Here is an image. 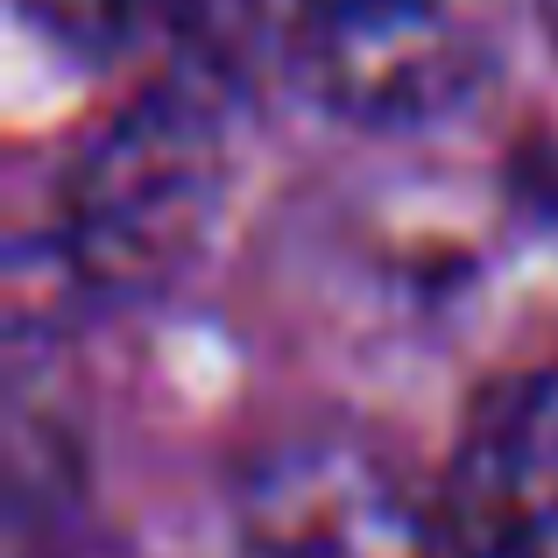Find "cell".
I'll list each match as a JSON object with an SVG mask.
<instances>
[{"mask_svg": "<svg viewBox=\"0 0 558 558\" xmlns=\"http://www.w3.org/2000/svg\"><path fill=\"white\" fill-rule=\"evenodd\" d=\"M241 43L318 113L410 128L495 71L509 0H227Z\"/></svg>", "mask_w": 558, "mask_h": 558, "instance_id": "cell-2", "label": "cell"}, {"mask_svg": "<svg viewBox=\"0 0 558 558\" xmlns=\"http://www.w3.org/2000/svg\"><path fill=\"white\" fill-rule=\"evenodd\" d=\"M452 558H558V347L481 389L438 481Z\"/></svg>", "mask_w": 558, "mask_h": 558, "instance_id": "cell-4", "label": "cell"}, {"mask_svg": "<svg viewBox=\"0 0 558 558\" xmlns=\"http://www.w3.org/2000/svg\"><path fill=\"white\" fill-rule=\"evenodd\" d=\"M227 191V107L198 78H156L71 142L50 184V262L71 290L135 298L198 247Z\"/></svg>", "mask_w": 558, "mask_h": 558, "instance_id": "cell-1", "label": "cell"}, {"mask_svg": "<svg viewBox=\"0 0 558 558\" xmlns=\"http://www.w3.org/2000/svg\"><path fill=\"white\" fill-rule=\"evenodd\" d=\"M198 8H213V0H22L28 22L50 28L78 57H121L156 22H191Z\"/></svg>", "mask_w": 558, "mask_h": 558, "instance_id": "cell-5", "label": "cell"}, {"mask_svg": "<svg viewBox=\"0 0 558 558\" xmlns=\"http://www.w3.org/2000/svg\"><path fill=\"white\" fill-rule=\"evenodd\" d=\"M537 22H545V36H551V50H558V0H537Z\"/></svg>", "mask_w": 558, "mask_h": 558, "instance_id": "cell-6", "label": "cell"}, {"mask_svg": "<svg viewBox=\"0 0 558 558\" xmlns=\"http://www.w3.org/2000/svg\"><path fill=\"white\" fill-rule=\"evenodd\" d=\"M233 531L255 558H452L438 488L354 424H290L247 446Z\"/></svg>", "mask_w": 558, "mask_h": 558, "instance_id": "cell-3", "label": "cell"}]
</instances>
